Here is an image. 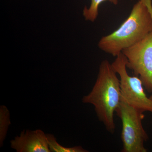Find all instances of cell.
Listing matches in <instances>:
<instances>
[{"mask_svg":"<svg viewBox=\"0 0 152 152\" xmlns=\"http://www.w3.org/2000/svg\"><path fill=\"white\" fill-rule=\"evenodd\" d=\"M152 31V0H139L127 18L118 29L101 38L98 46L107 53L116 57Z\"/></svg>","mask_w":152,"mask_h":152,"instance_id":"6da1fadb","label":"cell"},{"mask_svg":"<svg viewBox=\"0 0 152 152\" xmlns=\"http://www.w3.org/2000/svg\"><path fill=\"white\" fill-rule=\"evenodd\" d=\"M120 80L108 60L101 62L97 78L91 92L82 99L85 104L94 107L99 120L106 130L113 134L115 130L114 113L121 100Z\"/></svg>","mask_w":152,"mask_h":152,"instance_id":"7a4b0ae2","label":"cell"},{"mask_svg":"<svg viewBox=\"0 0 152 152\" xmlns=\"http://www.w3.org/2000/svg\"><path fill=\"white\" fill-rule=\"evenodd\" d=\"M115 113L122 123L121 138L123 152H146L144 146L148 136L142 126L144 112L128 103L121 98Z\"/></svg>","mask_w":152,"mask_h":152,"instance_id":"3957f363","label":"cell"},{"mask_svg":"<svg viewBox=\"0 0 152 152\" xmlns=\"http://www.w3.org/2000/svg\"><path fill=\"white\" fill-rule=\"evenodd\" d=\"M127 63V59L122 53L117 56L112 63L113 69L120 77L121 98L136 108L152 113V99L144 91L140 77L128 74Z\"/></svg>","mask_w":152,"mask_h":152,"instance_id":"277c9868","label":"cell"},{"mask_svg":"<svg viewBox=\"0 0 152 152\" xmlns=\"http://www.w3.org/2000/svg\"><path fill=\"white\" fill-rule=\"evenodd\" d=\"M122 53L127 59V68L139 76L145 89L152 93V31Z\"/></svg>","mask_w":152,"mask_h":152,"instance_id":"5b68a950","label":"cell"},{"mask_svg":"<svg viewBox=\"0 0 152 152\" xmlns=\"http://www.w3.org/2000/svg\"><path fill=\"white\" fill-rule=\"evenodd\" d=\"M10 142L11 148L18 152H50L47 134L41 130L23 131Z\"/></svg>","mask_w":152,"mask_h":152,"instance_id":"8992f818","label":"cell"},{"mask_svg":"<svg viewBox=\"0 0 152 152\" xmlns=\"http://www.w3.org/2000/svg\"><path fill=\"white\" fill-rule=\"evenodd\" d=\"M91 4L89 7L84 8L83 11V15L86 20L94 22L97 18L99 15V8L102 3L109 1L115 5L118 4V0H91Z\"/></svg>","mask_w":152,"mask_h":152,"instance_id":"52a82bcc","label":"cell"},{"mask_svg":"<svg viewBox=\"0 0 152 152\" xmlns=\"http://www.w3.org/2000/svg\"><path fill=\"white\" fill-rule=\"evenodd\" d=\"M48 144L50 152H88L83 147L78 146L73 147H65L57 142L53 135L46 134Z\"/></svg>","mask_w":152,"mask_h":152,"instance_id":"ba28073f","label":"cell"},{"mask_svg":"<svg viewBox=\"0 0 152 152\" xmlns=\"http://www.w3.org/2000/svg\"><path fill=\"white\" fill-rule=\"evenodd\" d=\"M10 114L9 110L4 106H1L0 108V144L2 146L7 134L9 126L10 124Z\"/></svg>","mask_w":152,"mask_h":152,"instance_id":"9c48e42d","label":"cell"},{"mask_svg":"<svg viewBox=\"0 0 152 152\" xmlns=\"http://www.w3.org/2000/svg\"><path fill=\"white\" fill-rule=\"evenodd\" d=\"M150 98H151V99H152V95H151V96H150Z\"/></svg>","mask_w":152,"mask_h":152,"instance_id":"30bf717a","label":"cell"}]
</instances>
